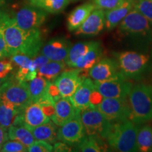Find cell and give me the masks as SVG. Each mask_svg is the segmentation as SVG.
Segmentation results:
<instances>
[{
    "mask_svg": "<svg viewBox=\"0 0 152 152\" xmlns=\"http://www.w3.org/2000/svg\"><path fill=\"white\" fill-rule=\"evenodd\" d=\"M55 113L51 120L57 126H62L67 123L79 109H76L69 98L61 97L55 101Z\"/></svg>",
    "mask_w": 152,
    "mask_h": 152,
    "instance_id": "d6986e66",
    "label": "cell"
},
{
    "mask_svg": "<svg viewBox=\"0 0 152 152\" xmlns=\"http://www.w3.org/2000/svg\"><path fill=\"white\" fill-rule=\"evenodd\" d=\"M0 98L22 109L33 102L30 97L28 82L19 80L14 75H10L0 86Z\"/></svg>",
    "mask_w": 152,
    "mask_h": 152,
    "instance_id": "8992f818",
    "label": "cell"
},
{
    "mask_svg": "<svg viewBox=\"0 0 152 152\" xmlns=\"http://www.w3.org/2000/svg\"><path fill=\"white\" fill-rule=\"evenodd\" d=\"M47 18V12L31 5L22 7L13 17L17 26L26 30L38 29Z\"/></svg>",
    "mask_w": 152,
    "mask_h": 152,
    "instance_id": "30bf717a",
    "label": "cell"
},
{
    "mask_svg": "<svg viewBox=\"0 0 152 152\" xmlns=\"http://www.w3.org/2000/svg\"><path fill=\"white\" fill-rule=\"evenodd\" d=\"M102 54L103 49L100 42L95 41L90 50L76 62L73 68L89 71L96 63L101 60Z\"/></svg>",
    "mask_w": 152,
    "mask_h": 152,
    "instance_id": "44dd1931",
    "label": "cell"
},
{
    "mask_svg": "<svg viewBox=\"0 0 152 152\" xmlns=\"http://www.w3.org/2000/svg\"><path fill=\"white\" fill-rule=\"evenodd\" d=\"M139 130L137 123L130 120L113 123L106 139L110 148L120 152L137 151V136Z\"/></svg>",
    "mask_w": 152,
    "mask_h": 152,
    "instance_id": "3957f363",
    "label": "cell"
},
{
    "mask_svg": "<svg viewBox=\"0 0 152 152\" xmlns=\"http://www.w3.org/2000/svg\"><path fill=\"white\" fill-rule=\"evenodd\" d=\"M75 146L73 150L75 151L101 152L107 151L109 144L103 138L86 134L82 141Z\"/></svg>",
    "mask_w": 152,
    "mask_h": 152,
    "instance_id": "7402d4cb",
    "label": "cell"
},
{
    "mask_svg": "<svg viewBox=\"0 0 152 152\" xmlns=\"http://www.w3.org/2000/svg\"><path fill=\"white\" fill-rule=\"evenodd\" d=\"M47 92L53 98L54 102L61 97H62L61 95L60 94L59 90H58V87L55 84L54 82H50L49 83L48 89H47Z\"/></svg>",
    "mask_w": 152,
    "mask_h": 152,
    "instance_id": "ab89813d",
    "label": "cell"
},
{
    "mask_svg": "<svg viewBox=\"0 0 152 152\" xmlns=\"http://www.w3.org/2000/svg\"><path fill=\"white\" fill-rule=\"evenodd\" d=\"M95 5L92 3H85L80 5L72 11L67 18V28L69 31H75L86 20L91 13L96 9Z\"/></svg>",
    "mask_w": 152,
    "mask_h": 152,
    "instance_id": "ffe728a7",
    "label": "cell"
},
{
    "mask_svg": "<svg viewBox=\"0 0 152 152\" xmlns=\"http://www.w3.org/2000/svg\"><path fill=\"white\" fill-rule=\"evenodd\" d=\"M8 129L0 125V150L3 147L4 144L9 140Z\"/></svg>",
    "mask_w": 152,
    "mask_h": 152,
    "instance_id": "ee69618b",
    "label": "cell"
},
{
    "mask_svg": "<svg viewBox=\"0 0 152 152\" xmlns=\"http://www.w3.org/2000/svg\"><path fill=\"white\" fill-rule=\"evenodd\" d=\"M36 140H44L50 144H55L58 141V129L53 121L39 125L30 130Z\"/></svg>",
    "mask_w": 152,
    "mask_h": 152,
    "instance_id": "cb8c5ba5",
    "label": "cell"
},
{
    "mask_svg": "<svg viewBox=\"0 0 152 152\" xmlns=\"http://www.w3.org/2000/svg\"><path fill=\"white\" fill-rule=\"evenodd\" d=\"M37 71L28 68H19L15 77L23 82H29L37 77Z\"/></svg>",
    "mask_w": 152,
    "mask_h": 152,
    "instance_id": "e575fe53",
    "label": "cell"
},
{
    "mask_svg": "<svg viewBox=\"0 0 152 152\" xmlns=\"http://www.w3.org/2000/svg\"><path fill=\"white\" fill-rule=\"evenodd\" d=\"M72 148L70 147L69 144L65 143V142H56L53 147V151L56 152H66L71 151Z\"/></svg>",
    "mask_w": 152,
    "mask_h": 152,
    "instance_id": "7bdbcfd3",
    "label": "cell"
},
{
    "mask_svg": "<svg viewBox=\"0 0 152 152\" xmlns=\"http://www.w3.org/2000/svg\"><path fill=\"white\" fill-rule=\"evenodd\" d=\"M0 30L11 56L22 54L33 58L37 56L42 47V38L39 28L23 30L11 16L0 23Z\"/></svg>",
    "mask_w": 152,
    "mask_h": 152,
    "instance_id": "6da1fadb",
    "label": "cell"
},
{
    "mask_svg": "<svg viewBox=\"0 0 152 152\" xmlns=\"http://www.w3.org/2000/svg\"><path fill=\"white\" fill-rule=\"evenodd\" d=\"M151 55H152V47H151Z\"/></svg>",
    "mask_w": 152,
    "mask_h": 152,
    "instance_id": "c3c4849f",
    "label": "cell"
},
{
    "mask_svg": "<svg viewBox=\"0 0 152 152\" xmlns=\"http://www.w3.org/2000/svg\"><path fill=\"white\" fill-rule=\"evenodd\" d=\"M29 152H52L53 151V146L44 140H35L31 145L28 147Z\"/></svg>",
    "mask_w": 152,
    "mask_h": 152,
    "instance_id": "d590c367",
    "label": "cell"
},
{
    "mask_svg": "<svg viewBox=\"0 0 152 152\" xmlns=\"http://www.w3.org/2000/svg\"><path fill=\"white\" fill-rule=\"evenodd\" d=\"M105 27V11L96 9L89 15L86 20L75 30V35L95 36Z\"/></svg>",
    "mask_w": 152,
    "mask_h": 152,
    "instance_id": "5bb4252c",
    "label": "cell"
},
{
    "mask_svg": "<svg viewBox=\"0 0 152 152\" xmlns=\"http://www.w3.org/2000/svg\"><path fill=\"white\" fill-rule=\"evenodd\" d=\"M134 8L143 15L152 26V1L149 0H135Z\"/></svg>",
    "mask_w": 152,
    "mask_h": 152,
    "instance_id": "4dcf8cb0",
    "label": "cell"
},
{
    "mask_svg": "<svg viewBox=\"0 0 152 152\" xmlns=\"http://www.w3.org/2000/svg\"><path fill=\"white\" fill-rule=\"evenodd\" d=\"M118 37L137 45H147L152 42V28L143 15L133 9L119 23Z\"/></svg>",
    "mask_w": 152,
    "mask_h": 152,
    "instance_id": "7a4b0ae2",
    "label": "cell"
},
{
    "mask_svg": "<svg viewBox=\"0 0 152 152\" xmlns=\"http://www.w3.org/2000/svg\"><path fill=\"white\" fill-rule=\"evenodd\" d=\"M23 110L7 100L0 98V125L8 129L11 125L14 124Z\"/></svg>",
    "mask_w": 152,
    "mask_h": 152,
    "instance_id": "603a6c76",
    "label": "cell"
},
{
    "mask_svg": "<svg viewBox=\"0 0 152 152\" xmlns=\"http://www.w3.org/2000/svg\"><path fill=\"white\" fill-rule=\"evenodd\" d=\"M121 73L117 61L106 58L96 63L89 71L88 75L94 82H102L115 78Z\"/></svg>",
    "mask_w": 152,
    "mask_h": 152,
    "instance_id": "4fadbf2b",
    "label": "cell"
},
{
    "mask_svg": "<svg viewBox=\"0 0 152 152\" xmlns=\"http://www.w3.org/2000/svg\"><path fill=\"white\" fill-rule=\"evenodd\" d=\"M96 108L111 123L122 122L130 118L128 97L104 98Z\"/></svg>",
    "mask_w": 152,
    "mask_h": 152,
    "instance_id": "ba28073f",
    "label": "cell"
},
{
    "mask_svg": "<svg viewBox=\"0 0 152 152\" xmlns=\"http://www.w3.org/2000/svg\"><path fill=\"white\" fill-rule=\"evenodd\" d=\"M95 88L104 98H127L132 87V83L121 73L115 78L94 82Z\"/></svg>",
    "mask_w": 152,
    "mask_h": 152,
    "instance_id": "9c48e42d",
    "label": "cell"
},
{
    "mask_svg": "<svg viewBox=\"0 0 152 152\" xmlns=\"http://www.w3.org/2000/svg\"><path fill=\"white\" fill-rule=\"evenodd\" d=\"M149 1H152V0H149Z\"/></svg>",
    "mask_w": 152,
    "mask_h": 152,
    "instance_id": "681fc988",
    "label": "cell"
},
{
    "mask_svg": "<svg viewBox=\"0 0 152 152\" xmlns=\"http://www.w3.org/2000/svg\"><path fill=\"white\" fill-rule=\"evenodd\" d=\"M37 102L40 105L44 113L51 118L55 113V102L52 96L48 94V92H47L44 96L39 98Z\"/></svg>",
    "mask_w": 152,
    "mask_h": 152,
    "instance_id": "1f68e13d",
    "label": "cell"
},
{
    "mask_svg": "<svg viewBox=\"0 0 152 152\" xmlns=\"http://www.w3.org/2000/svg\"><path fill=\"white\" fill-rule=\"evenodd\" d=\"M49 83L50 81L41 76L36 77L28 83L30 97L33 102H37L46 94Z\"/></svg>",
    "mask_w": 152,
    "mask_h": 152,
    "instance_id": "f1b7e54d",
    "label": "cell"
},
{
    "mask_svg": "<svg viewBox=\"0 0 152 152\" xmlns=\"http://www.w3.org/2000/svg\"><path fill=\"white\" fill-rule=\"evenodd\" d=\"M71 47V42L66 38H54L42 47V54L51 61H65Z\"/></svg>",
    "mask_w": 152,
    "mask_h": 152,
    "instance_id": "9a60e30c",
    "label": "cell"
},
{
    "mask_svg": "<svg viewBox=\"0 0 152 152\" xmlns=\"http://www.w3.org/2000/svg\"><path fill=\"white\" fill-rule=\"evenodd\" d=\"M9 138L11 140H16L28 147L35 141L33 132L24 125H12L8 128Z\"/></svg>",
    "mask_w": 152,
    "mask_h": 152,
    "instance_id": "d4e9b609",
    "label": "cell"
},
{
    "mask_svg": "<svg viewBox=\"0 0 152 152\" xmlns=\"http://www.w3.org/2000/svg\"><path fill=\"white\" fill-rule=\"evenodd\" d=\"M82 122L87 135L97 136L106 140L113 123L109 121L94 106L81 110Z\"/></svg>",
    "mask_w": 152,
    "mask_h": 152,
    "instance_id": "52a82bcc",
    "label": "cell"
},
{
    "mask_svg": "<svg viewBox=\"0 0 152 152\" xmlns=\"http://www.w3.org/2000/svg\"><path fill=\"white\" fill-rule=\"evenodd\" d=\"M104 98V97L100 94L99 92H98V91L95 89V90L93 91V92L92 93V94H91V96H90L91 106L96 107V106H97L99 104L102 102V101H103Z\"/></svg>",
    "mask_w": 152,
    "mask_h": 152,
    "instance_id": "b9f144b4",
    "label": "cell"
},
{
    "mask_svg": "<svg viewBox=\"0 0 152 152\" xmlns=\"http://www.w3.org/2000/svg\"><path fill=\"white\" fill-rule=\"evenodd\" d=\"M87 71L75 68L63 71L54 81L62 97L70 98L86 78Z\"/></svg>",
    "mask_w": 152,
    "mask_h": 152,
    "instance_id": "8fae6325",
    "label": "cell"
},
{
    "mask_svg": "<svg viewBox=\"0 0 152 152\" xmlns=\"http://www.w3.org/2000/svg\"><path fill=\"white\" fill-rule=\"evenodd\" d=\"M151 151H152V149H151Z\"/></svg>",
    "mask_w": 152,
    "mask_h": 152,
    "instance_id": "f907efd6",
    "label": "cell"
},
{
    "mask_svg": "<svg viewBox=\"0 0 152 152\" xmlns=\"http://www.w3.org/2000/svg\"><path fill=\"white\" fill-rule=\"evenodd\" d=\"M23 124L30 130L49 122L50 118L44 113L37 102H32L23 110Z\"/></svg>",
    "mask_w": 152,
    "mask_h": 152,
    "instance_id": "2e32d148",
    "label": "cell"
},
{
    "mask_svg": "<svg viewBox=\"0 0 152 152\" xmlns=\"http://www.w3.org/2000/svg\"><path fill=\"white\" fill-rule=\"evenodd\" d=\"M5 4V0H0V7Z\"/></svg>",
    "mask_w": 152,
    "mask_h": 152,
    "instance_id": "7dc6e473",
    "label": "cell"
},
{
    "mask_svg": "<svg viewBox=\"0 0 152 152\" xmlns=\"http://www.w3.org/2000/svg\"><path fill=\"white\" fill-rule=\"evenodd\" d=\"M0 151L2 152H26L28 151V147L16 140L7 141L4 144Z\"/></svg>",
    "mask_w": 152,
    "mask_h": 152,
    "instance_id": "836d02e7",
    "label": "cell"
},
{
    "mask_svg": "<svg viewBox=\"0 0 152 152\" xmlns=\"http://www.w3.org/2000/svg\"><path fill=\"white\" fill-rule=\"evenodd\" d=\"M13 70L14 66L11 61L0 60V77H7L10 75Z\"/></svg>",
    "mask_w": 152,
    "mask_h": 152,
    "instance_id": "74e56055",
    "label": "cell"
},
{
    "mask_svg": "<svg viewBox=\"0 0 152 152\" xmlns=\"http://www.w3.org/2000/svg\"><path fill=\"white\" fill-rule=\"evenodd\" d=\"M9 16H10V15L7 14V13H6L5 11H0V23H1L8 18Z\"/></svg>",
    "mask_w": 152,
    "mask_h": 152,
    "instance_id": "f6af8a7d",
    "label": "cell"
},
{
    "mask_svg": "<svg viewBox=\"0 0 152 152\" xmlns=\"http://www.w3.org/2000/svg\"><path fill=\"white\" fill-rule=\"evenodd\" d=\"M130 121L140 124L152 119V86L138 84L132 86L128 95Z\"/></svg>",
    "mask_w": 152,
    "mask_h": 152,
    "instance_id": "277c9868",
    "label": "cell"
},
{
    "mask_svg": "<svg viewBox=\"0 0 152 152\" xmlns=\"http://www.w3.org/2000/svg\"><path fill=\"white\" fill-rule=\"evenodd\" d=\"M94 42H82L76 43L73 46H72L65 60L67 66L73 68L76 62L90 50L94 44Z\"/></svg>",
    "mask_w": 152,
    "mask_h": 152,
    "instance_id": "83f0119b",
    "label": "cell"
},
{
    "mask_svg": "<svg viewBox=\"0 0 152 152\" xmlns=\"http://www.w3.org/2000/svg\"><path fill=\"white\" fill-rule=\"evenodd\" d=\"M123 0H92L96 9L102 10H111L119 6Z\"/></svg>",
    "mask_w": 152,
    "mask_h": 152,
    "instance_id": "8d00e7d4",
    "label": "cell"
},
{
    "mask_svg": "<svg viewBox=\"0 0 152 152\" xmlns=\"http://www.w3.org/2000/svg\"><path fill=\"white\" fill-rule=\"evenodd\" d=\"M11 75V74H10ZM10 75H9L8 76H7V77H0V86H1V85L3 84L4 83V82L7 80V78H8V77H9V76H10Z\"/></svg>",
    "mask_w": 152,
    "mask_h": 152,
    "instance_id": "bcb514c9",
    "label": "cell"
},
{
    "mask_svg": "<svg viewBox=\"0 0 152 152\" xmlns=\"http://www.w3.org/2000/svg\"><path fill=\"white\" fill-rule=\"evenodd\" d=\"M9 57H11V55L7 49L2 33L0 30V60H4L7 58H9Z\"/></svg>",
    "mask_w": 152,
    "mask_h": 152,
    "instance_id": "f35d334b",
    "label": "cell"
},
{
    "mask_svg": "<svg viewBox=\"0 0 152 152\" xmlns=\"http://www.w3.org/2000/svg\"><path fill=\"white\" fill-rule=\"evenodd\" d=\"M11 61L19 68H28L36 70L33 64V58L25 54H17L11 56Z\"/></svg>",
    "mask_w": 152,
    "mask_h": 152,
    "instance_id": "d6a6232c",
    "label": "cell"
},
{
    "mask_svg": "<svg viewBox=\"0 0 152 152\" xmlns=\"http://www.w3.org/2000/svg\"><path fill=\"white\" fill-rule=\"evenodd\" d=\"M65 61H50L37 70V75L45 77L47 80L54 82L66 68Z\"/></svg>",
    "mask_w": 152,
    "mask_h": 152,
    "instance_id": "484cf974",
    "label": "cell"
},
{
    "mask_svg": "<svg viewBox=\"0 0 152 152\" xmlns=\"http://www.w3.org/2000/svg\"><path fill=\"white\" fill-rule=\"evenodd\" d=\"M137 147V151H151L152 149V127L150 125H144L138 130Z\"/></svg>",
    "mask_w": 152,
    "mask_h": 152,
    "instance_id": "f546056e",
    "label": "cell"
},
{
    "mask_svg": "<svg viewBox=\"0 0 152 152\" xmlns=\"http://www.w3.org/2000/svg\"><path fill=\"white\" fill-rule=\"evenodd\" d=\"M33 64L35 66L36 71H37V70L39 68H40L42 66L47 64V63L50 61V59L49 58H47L46 56L42 54L41 55H37V56H35V58H33Z\"/></svg>",
    "mask_w": 152,
    "mask_h": 152,
    "instance_id": "60d3db41",
    "label": "cell"
},
{
    "mask_svg": "<svg viewBox=\"0 0 152 152\" xmlns=\"http://www.w3.org/2000/svg\"><path fill=\"white\" fill-rule=\"evenodd\" d=\"M71 0H29V4L50 14L61 12Z\"/></svg>",
    "mask_w": 152,
    "mask_h": 152,
    "instance_id": "4316f807",
    "label": "cell"
},
{
    "mask_svg": "<svg viewBox=\"0 0 152 152\" xmlns=\"http://www.w3.org/2000/svg\"><path fill=\"white\" fill-rule=\"evenodd\" d=\"M80 111L79 109L73 118L61 126L57 133L58 140L69 145H75L85 137L86 132L82 122Z\"/></svg>",
    "mask_w": 152,
    "mask_h": 152,
    "instance_id": "7c38bea8",
    "label": "cell"
},
{
    "mask_svg": "<svg viewBox=\"0 0 152 152\" xmlns=\"http://www.w3.org/2000/svg\"><path fill=\"white\" fill-rule=\"evenodd\" d=\"M120 71L127 78L138 79L147 73L151 66V58L148 54L134 51L115 53Z\"/></svg>",
    "mask_w": 152,
    "mask_h": 152,
    "instance_id": "5b68a950",
    "label": "cell"
},
{
    "mask_svg": "<svg viewBox=\"0 0 152 152\" xmlns=\"http://www.w3.org/2000/svg\"><path fill=\"white\" fill-rule=\"evenodd\" d=\"M135 0H123L117 7L105 11V27L111 30L117 27L120 23L134 9Z\"/></svg>",
    "mask_w": 152,
    "mask_h": 152,
    "instance_id": "e0dca14e",
    "label": "cell"
},
{
    "mask_svg": "<svg viewBox=\"0 0 152 152\" xmlns=\"http://www.w3.org/2000/svg\"><path fill=\"white\" fill-rule=\"evenodd\" d=\"M94 82L90 78H85L77 87L70 100L76 109L83 110L90 107V96L95 90Z\"/></svg>",
    "mask_w": 152,
    "mask_h": 152,
    "instance_id": "ac0fdd59",
    "label": "cell"
}]
</instances>
